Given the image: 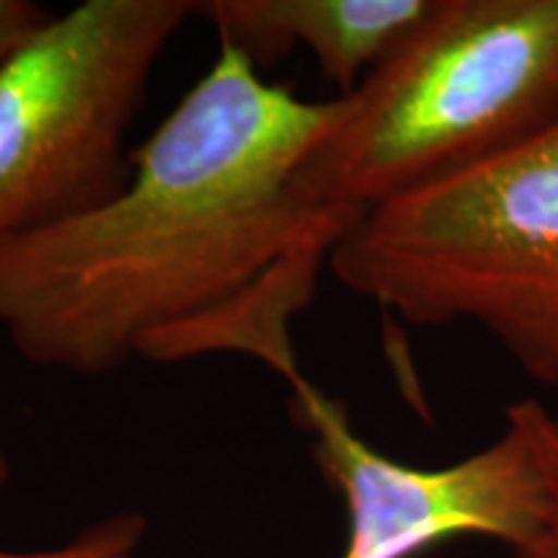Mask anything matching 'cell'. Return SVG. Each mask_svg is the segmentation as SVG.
I'll use <instances>...</instances> for the list:
<instances>
[{"label":"cell","mask_w":558,"mask_h":558,"mask_svg":"<svg viewBox=\"0 0 558 558\" xmlns=\"http://www.w3.org/2000/svg\"><path fill=\"white\" fill-rule=\"evenodd\" d=\"M337 117L220 47L114 197L0 246V331L60 373L243 354L298 383L292 320L354 226L295 186Z\"/></svg>","instance_id":"cell-1"},{"label":"cell","mask_w":558,"mask_h":558,"mask_svg":"<svg viewBox=\"0 0 558 558\" xmlns=\"http://www.w3.org/2000/svg\"><path fill=\"white\" fill-rule=\"evenodd\" d=\"M558 117V0H437L300 163L311 205L367 209L499 156Z\"/></svg>","instance_id":"cell-2"},{"label":"cell","mask_w":558,"mask_h":558,"mask_svg":"<svg viewBox=\"0 0 558 558\" xmlns=\"http://www.w3.org/2000/svg\"><path fill=\"white\" fill-rule=\"evenodd\" d=\"M329 269L411 326H481L558 388V117L499 156L367 209Z\"/></svg>","instance_id":"cell-3"},{"label":"cell","mask_w":558,"mask_h":558,"mask_svg":"<svg viewBox=\"0 0 558 558\" xmlns=\"http://www.w3.org/2000/svg\"><path fill=\"white\" fill-rule=\"evenodd\" d=\"M194 0H83L0 65V246L114 197L128 132Z\"/></svg>","instance_id":"cell-4"},{"label":"cell","mask_w":558,"mask_h":558,"mask_svg":"<svg viewBox=\"0 0 558 558\" xmlns=\"http://www.w3.org/2000/svg\"><path fill=\"white\" fill-rule=\"evenodd\" d=\"M290 411L311 439L313 463L347 509L339 558H416L452 538H488L522 558L541 538L546 488L525 435L507 422L473 456L418 469L375 450L344 401L300 378Z\"/></svg>","instance_id":"cell-5"},{"label":"cell","mask_w":558,"mask_h":558,"mask_svg":"<svg viewBox=\"0 0 558 558\" xmlns=\"http://www.w3.org/2000/svg\"><path fill=\"white\" fill-rule=\"evenodd\" d=\"M437 0H202L194 16L256 68L303 47L326 81L352 94L435 11Z\"/></svg>","instance_id":"cell-6"},{"label":"cell","mask_w":558,"mask_h":558,"mask_svg":"<svg viewBox=\"0 0 558 558\" xmlns=\"http://www.w3.org/2000/svg\"><path fill=\"white\" fill-rule=\"evenodd\" d=\"M507 422L525 435L538 458L546 488V520L541 538L522 558H558V416L543 403L527 399L507 409Z\"/></svg>","instance_id":"cell-7"},{"label":"cell","mask_w":558,"mask_h":558,"mask_svg":"<svg viewBox=\"0 0 558 558\" xmlns=\"http://www.w3.org/2000/svg\"><path fill=\"white\" fill-rule=\"evenodd\" d=\"M148 522L137 512L111 514L94 522L73 541L45 550H3L0 558H135L143 546Z\"/></svg>","instance_id":"cell-8"},{"label":"cell","mask_w":558,"mask_h":558,"mask_svg":"<svg viewBox=\"0 0 558 558\" xmlns=\"http://www.w3.org/2000/svg\"><path fill=\"white\" fill-rule=\"evenodd\" d=\"M50 16L52 13L32 0H0V65L21 50Z\"/></svg>","instance_id":"cell-9"},{"label":"cell","mask_w":558,"mask_h":558,"mask_svg":"<svg viewBox=\"0 0 558 558\" xmlns=\"http://www.w3.org/2000/svg\"><path fill=\"white\" fill-rule=\"evenodd\" d=\"M11 481V460L5 456V450L0 448V488Z\"/></svg>","instance_id":"cell-10"}]
</instances>
